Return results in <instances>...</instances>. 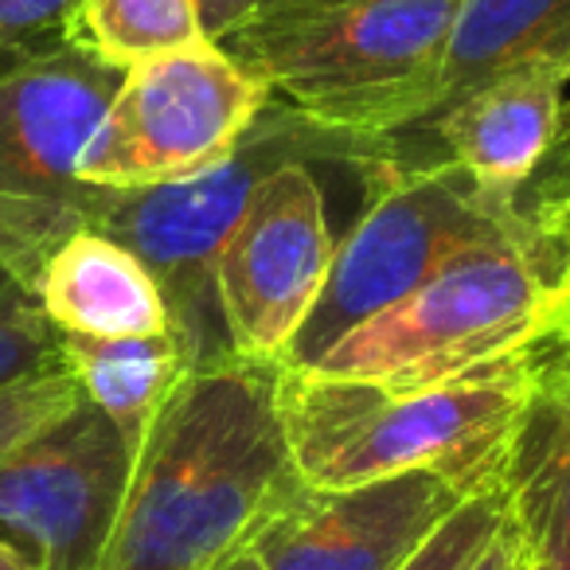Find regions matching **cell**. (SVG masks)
I'll return each mask as SVG.
<instances>
[{"instance_id": "obj_5", "label": "cell", "mask_w": 570, "mask_h": 570, "mask_svg": "<svg viewBox=\"0 0 570 570\" xmlns=\"http://www.w3.org/2000/svg\"><path fill=\"white\" fill-rule=\"evenodd\" d=\"M554 328L559 305L531 269L520 235H512L458 254L403 302L294 372L426 387L531 352Z\"/></svg>"}, {"instance_id": "obj_17", "label": "cell", "mask_w": 570, "mask_h": 570, "mask_svg": "<svg viewBox=\"0 0 570 570\" xmlns=\"http://www.w3.org/2000/svg\"><path fill=\"white\" fill-rule=\"evenodd\" d=\"M199 40L196 0H79L71 36L75 48L118 71Z\"/></svg>"}, {"instance_id": "obj_20", "label": "cell", "mask_w": 570, "mask_h": 570, "mask_svg": "<svg viewBox=\"0 0 570 570\" xmlns=\"http://www.w3.org/2000/svg\"><path fill=\"white\" fill-rule=\"evenodd\" d=\"M79 399V383L63 364L24 375V380L0 383V458H9L28 438H36L56 419H63Z\"/></svg>"}, {"instance_id": "obj_26", "label": "cell", "mask_w": 570, "mask_h": 570, "mask_svg": "<svg viewBox=\"0 0 570 570\" xmlns=\"http://www.w3.org/2000/svg\"><path fill=\"white\" fill-rule=\"evenodd\" d=\"M12 294H28V289H20V285H17V277H12L9 269L0 266V305L9 302Z\"/></svg>"}, {"instance_id": "obj_11", "label": "cell", "mask_w": 570, "mask_h": 570, "mask_svg": "<svg viewBox=\"0 0 570 570\" xmlns=\"http://www.w3.org/2000/svg\"><path fill=\"white\" fill-rule=\"evenodd\" d=\"M469 500L438 473H399L356 489L305 484L250 554L262 570H403L411 554Z\"/></svg>"}, {"instance_id": "obj_3", "label": "cell", "mask_w": 570, "mask_h": 570, "mask_svg": "<svg viewBox=\"0 0 570 570\" xmlns=\"http://www.w3.org/2000/svg\"><path fill=\"white\" fill-rule=\"evenodd\" d=\"M461 0L266 4L219 43L274 98L336 134L395 141L442 106Z\"/></svg>"}, {"instance_id": "obj_24", "label": "cell", "mask_w": 570, "mask_h": 570, "mask_svg": "<svg viewBox=\"0 0 570 570\" xmlns=\"http://www.w3.org/2000/svg\"><path fill=\"white\" fill-rule=\"evenodd\" d=\"M523 567H528V543H523L520 528H515L512 512H508L504 523L497 528V535L481 551V559L469 570H523Z\"/></svg>"}, {"instance_id": "obj_21", "label": "cell", "mask_w": 570, "mask_h": 570, "mask_svg": "<svg viewBox=\"0 0 570 570\" xmlns=\"http://www.w3.org/2000/svg\"><path fill=\"white\" fill-rule=\"evenodd\" d=\"M508 515V492L504 484L476 497L461 500L458 512L411 554L403 570H469L481 551L489 547V539L497 535V528Z\"/></svg>"}, {"instance_id": "obj_14", "label": "cell", "mask_w": 570, "mask_h": 570, "mask_svg": "<svg viewBox=\"0 0 570 570\" xmlns=\"http://www.w3.org/2000/svg\"><path fill=\"white\" fill-rule=\"evenodd\" d=\"M32 297L59 336L129 341L173 333L153 269L129 246L95 227L75 230L56 246L36 277Z\"/></svg>"}, {"instance_id": "obj_22", "label": "cell", "mask_w": 570, "mask_h": 570, "mask_svg": "<svg viewBox=\"0 0 570 570\" xmlns=\"http://www.w3.org/2000/svg\"><path fill=\"white\" fill-rule=\"evenodd\" d=\"M59 333L48 325L32 294H12L0 305V383L59 367Z\"/></svg>"}, {"instance_id": "obj_8", "label": "cell", "mask_w": 570, "mask_h": 570, "mask_svg": "<svg viewBox=\"0 0 570 570\" xmlns=\"http://www.w3.org/2000/svg\"><path fill=\"white\" fill-rule=\"evenodd\" d=\"M235 56L212 40L126 67L79 157V180L137 191L196 176L238 149L269 102Z\"/></svg>"}, {"instance_id": "obj_2", "label": "cell", "mask_w": 570, "mask_h": 570, "mask_svg": "<svg viewBox=\"0 0 570 570\" xmlns=\"http://www.w3.org/2000/svg\"><path fill=\"white\" fill-rule=\"evenodd\" d=\"M535 348L426 387L277 367V411L297 476L309 489H356L438 473L465 497L500 489L535 380Z\"/></svg>"}, {"instance_id": "obj_29", "label": "cell", "mask_w": 570, "mask_h": 570, "mask_svg": "<svg viewBox=\"0 0 570 570\" xmlns=\"http://www.w3.org/2000/svg\"><path fill=\"white\" fill-rule=\"evenodd\" d=\"M266 4H294V0H266ZM266 4H262V9H266Z\"/></svg>"}, {"instance_id": "obj_23", "label": "cell", "mask_w": 570, "mask_h": 570, "mask_svg": "<svg viewBox=\"0 0 570 570\" xmlns=\"http://www.w3.org/2000/svg\"><path fill=\"white\" fill-rule=\"evenodd\" d=\"M262 4H266V0H196L199 32H204V40L223 43L235 28H243Z\"/></svg>"}, {"instance_id": "obj_10", "label": "cell", "mask_w": 570, "mask_h": 570, "mask_svg": "<svg viewBox=\"0 0 570 570\" xmlns=\"http://www.w3.org/2000/svg\"><path fill=\"white\" fill-rule=\"evenodd\" d=\"M134 476V445L79 399L63 419L0 458V535L40 570H98Z\"/></svg>"}, {"instance_id": "obj_9", "label": "cell", "mask_w": 570, "mask_h": 570, "mask_svg": "<svg viewBox=\"0 0 570 570\" xmlns=\"http://www.w3.org/2000/svg\"><path fill=\"white\" fill-rule=\"evenodd\" d=\"M333 254L336 238L313 165H277L250 191L212 266L230 356L282 364L325 289Z\"/></svg>"}, {"instance_id": "obj_15", "label": "cell", "mask_w": 570, "mask_h": 570, "mask_svg": "<svg viewBox=\"0 0 570 570\" xmlns=\"http://www.w3.org/2000/svg\"><path fill=\"white\" fill-rule=\"evenodd\" d=\"M512 67H551L570 79V0H461L442 102Z\"/></svg>"}, {"instance_id": "obj_27", "label": "cell", "mask_w": 570, "mask_h": 570, "mask_svg": "<svg viewBox=\"0 0 570 570\" xmlns=\"http://www.w3.org/2000/svg\"><path fill=\"white\" fill-rule=\"evenodd\" d=\"M219 570H262V562L254 559L250 551H243V554H235V559H230V562H223Z\"/></svg>"}, {"instance_id": "obj_28", "label": "cell", "mask_w": 570, "mask_h": 570, "mask_svg": "<svg viewBox=\"0 0 570 570\" xmlns=\"http://www.w3.org/2000/svg\"><path fill=\"white\" fill-rule=\"evenodd\" d=\"M523 570H547V567H543L539 559H531V554H528V567H523Z\"/></svg>"}, {"instance_id": "obj_1", "label": "cell", "mask_w": 570, "mask_h": 570, "mask_svg": "<svg viewBox=\"0 0 570 570\" xmlns=\"http://www.w3.org/2000/svg\"><path fill=\"white\" fill-rule=\"evenodd\" d=\"M302 489L277 411V364L196 367L137 445L98 570H219Z\"/></svg>"}, {"instance_id": "obj_25", "label": "cell", "mask_w": 570, "mask_h": 570, "mask_svg": "<svg viewBox=\"0 0 570 570\" xmlns=\"http://www.w3.org/2000/svg\"><path fill=\"white\" fill-rule=\"evenodd\" d=\"M0 570H40V562L24 547H17L12 539L0 535Z\"/></svg>"}, {"instance_id": "obj_18", "label": "cell", "mask_w": 570, "mask_h": 570, "mask_svg": "<svg viewBox=\"0 0 570 570\" xmlns=\"http://www.w3.org/2000/svg\"><path fill=\"white\" fill-rule=\"evenodd\" d=\"M520 243L543 289L559 305V328H570V134H562L547 160L515 196Z\"/></svg>"}, {"instance_id": "obj_12", "label": "cell", "mask_w": 570, "mask_h": 570, "mask_svg": "<svg viewBox=\"0 0 570 570\" xmlns=\"http://www.w3.org/2000/svg\"><path fill=\"white\" fill-rule=\"evenodd\" d=\"M567 82V75L551 67H512L445 98L422 126L434 129L445 160L476 188L515 204L562 134Z\"/></svg>"}, {"instance_id": "obj_16", "label": "cell", "mask_w": 570, "mask_h": 570, "mask_svg": "<svg viewBox=\"0 0 570 570\" xmlns=\"http://www.w3.org/2000/svg\"><path fill=\"white\" fill-rule=\"evenodd\" d=\"M59 356L79 383L82 399L95 403L121 430V438L134 445V458L160 406L191 372L188 356H184L173 333L129 336V341L59 336Z\"/></svg>"}, {"instance_id": "obj_7", "label": "cell", "mask_w": 570, "mask_h": 570, "mask_svg": "<svg viewBox=\"0 0 570 570\" xmlns=\"http://www.w3.org/2000/svg\"><path fill=\"white\" fill-rule=\"evenodd\" d=\"M121 71L71 48L0 75V266L32 294L63 238L90 227L98 188L79 157Z\"/></svg>"}, {"instance_id": "obj_19", "label": "cell", "mask_w": 570, "mask_h": 570, "mask_svg": "<svg viewBox=\"0 0 570 570\" xmlns=\"http://www.w3.org/2000/svg\"><path fill=\"white\" fill-rule=\"evenodd\" d=\"M79 0H0V75L71 51Z\"/></svg>"}, {"instance_id": "obj_6", "label": "cell", "mask_w": 570, "mask_h": 570, "mask_svg": "<svg viewBox=\"0 0 570 570\" xmlns=\"http://www.w3.org/2000/svg\"><path fill=\"white\" fill-rule=\"evenodd\" d=\"M360 176L367 184L364 212L336 243L325 289L277 367L313 364L458 254L520 235L515 204L492 199L453 160L422 168L380 160Z\"/></svg>"}, {"instance_id": "obj_13", "label": "cell", "mask_w": 570, "mask_h": 570, "mask_svg": "<svg viewBox=\"0 0 570 570\" xmlns=\"http://www.w3.org/2000/svg\"><path fill=\"white\" fill-rule=\"evenodd\" d=\"M504 492L531 559L570 570V328H554L535 348V380L508 450Z\"/></svg>"}, {"instance_id": "obj_4", "label": "cell", "mask_w": 570, "mask_h": 570, "mask_svg": "<svg viewBox=\"0 0 570 570\" xmlns=\"http://www.w3.org/2000/svg\"><path fill=\"white\" fill-rule=\"evenodd\" d=\"M395 141H367V137L336 134L317 126L313 118L269 98L266 110L254 118L246 137L230 157L184 176L173 184L137 191H102L98 188L90 207V227L118 238L137 254L157 277L165 294L173 336L188 356V367H212L235 360L223 336L219 305L212 289V266L219 243L227 238L230 223L243 215L250 191L289 160H341V165L364 168L391 157Z\"/></svg>"}]
</instances>
